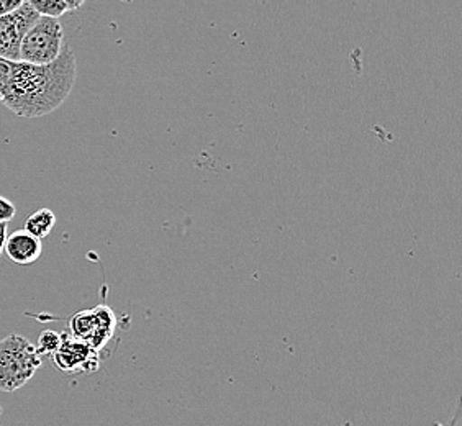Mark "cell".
<instances>
[{
  "label": "cell",
  "mask_w": 462,
  "mask_h": 426,
  "mask_svg": "<svg viewBox=\"0 0 462 426\" xmlns=\"http://www.w3.org/2000/svg\"><path fill=\"white\" fill-rule=\"evenodd\" d=\"M76 69V54L68 45L56 61L46 66L10 62L9 82L2 102L22 118L48 116L69 97Z\"/></svg>",
  "instance_id": "obj_1"
},
{
  "label": "cell",
  "mask_w": 462,
  "mask_h": 426,
  "mask_svg": "<svg viewBox=\"0 0 462 426\" xmlns=\"http://www.w3.org/2000/svg\"><path fill=\"white\" fill-rule=\"evenodd\" d=\"M43 366V359L27 338L9 335L0 339V392L22 389Z\"/></svg>",
  "instance_id": "obj_2"
},
{
  "label": "cell",
  "mask_w": 462,
  "mask_h": 426,
  "mask_svg": "<svg viewBox=\"0 0 462 426\" xmlns=\"http://www.w3.org/2000/svg\"><path fill=\"white\" fill-rule=\"evenodd\" d=\"M64 45V32L60 20L40 17L22 42L20 61L33 66L51 64L60 58Z\"/></svg>",
  "instance_id": "obj_3"
},
{
  "label": "cell",
  "mask_w": 462,
  "mask_h": 426,
  "mask_svg": "<svg viewBox=\"0 0 462 426\" xmlns=\"http://www.w3.org/2000/svg\"><path fill=\"white\" fill-rule=\"evenodd\" d=\"M118 329L116 311L107 305L76 311L69 320V335L100 353L112 341Z\"/></svg>",
  "instance_id": "obj_4"
},
{
  "label": "cell",
  "mask_w": 462,
  "mask_h": 426,
  "mask_svg": "<svg viewBox=\"0 0 462 426\" xmlns=\"http://www.w3.org/2000/svg\"><path fill=\"white\" fill-rule=\"evenodd\" d=\"M40 15L25 0L20 9L0 17V60L20 61V46Z\"/></svg>",
  "instance_id": "obj_5"
},
{
  "label": "cell",
  "mask_w": 462,
  "mask_h": 426,
  "mask_svg": "<svg viewBox=\"0 0 462 426\" xmlns=\"http://www.w3.org/2000/svg\"><path fill=\"white\" fill-rule=\"evenodd\" d=\"M61 347L54 353L53 361L56 367L64 374H92L100 366V353L78 341L69 333H61Z\"/></svg>",
  "instance_id": "obj_6"
},
{
  "label": "cell",
  "mask_w": 462,
  "mask_h": 426,
  "mask_svg": "<svg viewBox=\"0 0 462 426\" xmlns=\"http://www.w3.org/2000/svg\"><path fill=\"white\" fill-rule=\"evenodd\" d=\"M42 240L32 236L28 231L17 230L9 235L5 243V253L12 263L18 266H30L42 256Z\"/></svg>",
  "instance_id": "obj_7"
},
{
  "label": "cell",
  "mask_w": 462,
  "mask_h": 426,
  "mask_svg": "<svg viewBox=\"0 0 462 426\" xmlns=\"http://www.w3.org/2000/svg\"><path fill=\"white\" fill-rule=\"evenodd\" d=\"M28 2L40 17L54 18V20H58L68 12L80 9L82 4H84L80 0L79 2H71V0H28Z\"/></svg>",
  "instance_id": "obj_8"
},
{
  "label": "cell",
  "mask_w": 462,
  "mask_h": 426,
  "mask_svg": "<svg viewBox=\"0 0 462 426\" xmlns=\"http://www.w3.org/2000/svg\"><path fill=\"white\" fill-rule=\"evenodd\" d=\"M54 225H56V215L50 208H40L28 217L23 230L28 231L38 240H43L51 233Z\"/></svg>",
  "instance_id": "obj_9"
},
{
  "label": "cell",
  "mask_w": 462,
  "mask_h": 426,
  "mask_svg": "<svg viewBox=\"0 0 462 426\" xmlns=\"http://www.w3.org/2000/svg\"><path fill=\"white\" fill-rule=\"evenodd\" d=\"M61 333L54 331V329H45L40 333L38 343H36V353L43 359V357H53L54 353L58 351V347H61Z\"/></svg>",
  "instance_id": "obj_10"
},
{
  "label": "cell",
  "mask_w": 462,
  "mask_h": 426,
  "mask_svg": "<svg viewBox=\"0 0 462 426\" xmlns=\"http://www.w3.org/2000/svg\"><path fill=\"white\" fill-rule=\"evenodd\" d=\"M17 213L15 205L7 200L5 197L0 196V223H9Z\"/></svg>",
  "instance_id": "obj_11"
},
{
  "label": "cell",
  "mask_w": 462,
  "mask_h": 426,
  "mask_svg": "<svg viewBox=\"0 0 462 426\" xmlns=\"http://www.w3.org/2000/svg\"><path fill=\"white\" fill-rule=\"evenodd\" d=\"M10 62L0 60V100L5 94L7 89V82H9Z\"/></svg>",
  "instance_id": "obj_12"
},
{
  "label": "cell",
  "mask_w": 462,
  "mask_h": 426,
  "mask_svg": "<svg viewBox=\"0 0 462 426\" xmlns=\"http://www.w3.org/2000/svg\"><path fill=\"white\" fill-rule=\"evenodd\" d=\"M25 0H0V17L20 9Z\"/></svg>",
  "instance_id": "obj_13"
},
{
  "label": "cell",
  "mask_w": 462,
  "mask_h": 426,
  "mask_svg": "<svg viewBox=\"0 0 462 426\" xmlns=\"http://www.w3.org/2000/svg\"><path fill=\"white\" fill-rule=\"evenodd\" d=\"M7 238H9L7 223H0V256H2L4 249H5V243H7Z\"/></svg>",
  "instance_id": "obj_14"
},
{
  "label": "cell",
  "mask_w": 462,
  "mask_h": 426,
  "mask_svg": "<svg viewBox=\"0 0 462 426\" xmlns=\"http://www.w3.org/2000/svg\"><path fill=\"white\" fill-rule=\"evenodd\" d=\"M0 417H2V407H0Z\"/></svg>",
  "instance_id": "obj_15"
}]
</instances>
